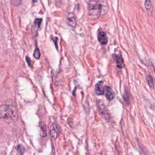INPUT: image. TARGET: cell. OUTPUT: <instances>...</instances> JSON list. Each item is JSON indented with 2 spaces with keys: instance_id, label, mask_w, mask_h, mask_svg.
<instances>
[{
  "instance_id": "1",
  "label": "cell",
  "mask_w": 155,
  "mask_h": 155,
  "mask_svg": "<svg viewBox=\"0 0 155 155\" xmlns=\"http://www.w3.org/2000/svg\"><path fill=\"white\" fill-rule=\"evenodd\" d=\"M18 117L17 105L13 100H7L6 104L0 106V118H11L15 121Z\"/></svg>"
},
{
  "instance_id": "2",
  "label": "cell",
  "mask_w": 155,
  "mask_h": 155,
  "mask_svg": "<svg viewBox=\"0 0 155 155\" xmlns=\"http://www.w3.org/2000/svg\"><path fill=\"white\" fill-rule=\"evenodd\" d=\"M88 9L89 15L92 18H97L101 13L102 5L98 0H90L88 3Z\"/></svg>"
},
{
  "instance_id": "3",
  "label": "cell",
  "mask_w": 155,
  "mask_h": 155,
  "mask_svg": "<svg viewBox=\"0 0 155 155\" xmlns=\"http://www.w3.org/2000/svg\"><path fill=\"white\" fill-rule=\"evenodd\" d=\"M97 109H98V112L100 114V115L102 116V118H104L105 121H109L110 119V114L109 113L107 107H105L103 102L98 101L97 104Z\"/></svg>"
},
{
  "instance_id": "4",
  "label": "cell",
  "mask_w": 155,
  "mask_h": 155,
  "mask_svg": "<svg viewBox=\"0 0 155 155\" xmlns=\"http://www.w3.org/2000/svg\"><path fill=\"white\" fill-rule=\"evenodd\" d=\"M66 19H67V24H69V26L75 28L76 26V18L75 17V16L73 15V13H68L66 16Z\"/></svg>"
},
{
  "instance_id": "5",
  "label": "cell",
  "mask_w": 155,
  "mask_h": 155,
  "mask_svg": "<svg viewBox=\"0 0 155 155\" xmlns=\"http://www.w3.org/2000/svg\"><path fill=\"white\" fill-rule=\"evenodd\" d=\"M104 93L105 94L106 97L109 101L113 100L114 97H115V93L113 91L112 88L109 86L104 87Z\"/></svg>"
},
{
  "instance_id": "6",
  "label": "cell",
  "mask_w": 155,
  "mask_h": 155,
  "mask_svg": "<svg viewBox=\"0 0 155 155\" xmlns=\"http://www.w3.org/2000/svg\"><path fill=\"white\" fill-rule=\"evenodd\" d=\"M50 133L52 136V137L54 140L57 138L59 135V130L58 127L57 126L56 124H53L50 128Z\"/></svg>"
},
{
  "instance_id": "7",
  "label": "cell",
  "mask_w": 155,
  "mask_h": 155,
  "mask_svg": "<svg viewBox=\"0 0 155 155\" xmlns=\"http://www.w3.org/2000/svg\"><path fill=\"white\" fill-rule=\"evenodd\" d=\"M24 151L25 150L23 146L22 145H19L12 150L10 155H23Z\"/></svg>"
},
{
  "instance_id": "8",
  "label": "cell",
  "mask_w": 155,
  "mask_h": 155,
  "mask_svg": "<svg viewBox=\"0 0 155 155\" xmlns=\"http://www.w3.org/2000/svg\"><path fill=\"white\" fill-rule=\"evenodd\" d=\"M97 39H98L99 42L102 45H105L107 43L108 40L107 35H106V34L103 31L99 32L98 35H97Z\"/></svg>"
},
{
  "instance_id": "9",
  "label": "cell",
  "mask_w": 155,
  "mask_h": 155,
  "mask_svg": "<svg viewBox=\"0 0 155 155\" xmlns=\"http://www.w3.org/2000/svg\"><path fill=\"white\" fill-rule=\"evenodd\" d=\"M103 82L101 81L96 85L95 93L97 95H102L104 94V87L102 86Z\"/></svg>"
},
{
  "instance_id": "10",
  "label": "cell",
  "mask_w": 155,
  "mask_h": 155,
  "mask_svg": "<svg viewBox=\"0 0 155 155\" xmlns=\"http://www.w3.org/2000/svg\"><path fill=\"white\" fill-rule=\"evenodd\" d=\"M114 60L116 62V66L119 69H122L124 66V61L121 56L118 55H113Z\"/></svg>"
},
{
  "instance_id": "11",
  "label": "cell",
  "mask_w": 155,
  "mask_h": 155,
  "mask_svg": "<svg viewBox=\"0 0 155 155\" xmlns=\"http://www.w3.org/2000/svg\"><path fill=\"white\" fill-rule=\"evenodd\" d=\"M145 9L149 14H151L153 11V6L150 0H145Z\"/></svg>"
},
{
  "instance_id": "12",
  "label": "cell",
  "mask_w": 155,
  "mask_h": 155,
  "mask_svg": "<svg viewBox=\"0 0 155 155\" xmlns=\"http://www.w3.org/2000/svg\"><path fill=\"white\" fill-rule=\"evenodd\" d=\"M42 22V19H36L34 21V26L32 27V30H36V33L37 34V30L39 29V27H40L41 25V23Z\"/></svg>"
},
{
  "instance_id": "13",
  "label": "cell",
  "mask_w": 155,
  "mask_h": 155,
  "mask_svg": "<svg viewBox=\"0 0 155 155\" xmlns=\"http://www.w3.org/2000/svg\"><path fill=\"white\" fill-rule=\"evenodd\" d=\"M146 79H147V83L149 85V86L153 88L154 87V82H153V79L152 76L150 75H149L147 76Z\"/></svg>"
},
{
  "instance_id": "14",
  "label": "cell",
  "mask_w": 155,
  "mask_h": 155,
  "mask_svg": "<svg viewBox=\"0 0 155 155\" xmlns=\"http://www.w3.org/2000/svg\"><path fill=\"white\" fill-rule=\"evenodd\" d=\"M41 128V135L42 136L45 137L47 136V132H46V126L44 124H41L40 126Z\"/></svg>"
},
{
  "instance_id": "15",
  "label": "cell",
  "mask_w": 155,
  "mask_h": 155,
  "mask_svg": "<svg viewBox=\"0 0 155 155\" xmlns=\"http://www.w3.org/2000/svg\"><path fill=\"white\" fill-rule=\"evenodd\" d=\"M34 56L35 57V58H36V60H39V59L40 56H41V53H40L39 50L38 49V48H35L34 53Z\"/></svg>"
},
{
  "instance_id": "16",
  "label": "cell",
  "mask_w": 155,
  "mask_h": 155,
  "mask_svg": "<svg viewBox=\"0 0 155 155\" xmlns=\"http://www.w3.org/2000/svg\"><path fill=\"white\" fill-rule=\"evenodd\" d=\"M53 40H54L55 43V46L56 47V48H57V49H58V46H57V41H58V38H55L53 39Z\"/></svg>"
},
{
  "instance_id": "17",
  "label": "cell",
  "mask_w": 155,
  "mask_h": 155,
  "mask_svg": "<svg viewBox=\"0 0 155 155\" xmlns=\"http://www.w3.org/2000/svg\"><path fill=\"white\" fill-rule=\"evenodd\" d=\"M26 60H27V62H28L29 66H30V59L29 58V57H26Z\"/></svg>"
},
{
  "instance_id": "18",
  "label": "cell",
  "mask_w": 155,
  "mask_h": 155,
  "mask_svg": "<svg viewBox=\"0 0 155 155\" xmlns=\"http://www.w3.org/2000/svg\"><path fill=\"white\" fill-rule=\"evenodd\" d=\"M153 67H154V71H155V62L153 64Z\"/></svg>"
}]
</instances>
